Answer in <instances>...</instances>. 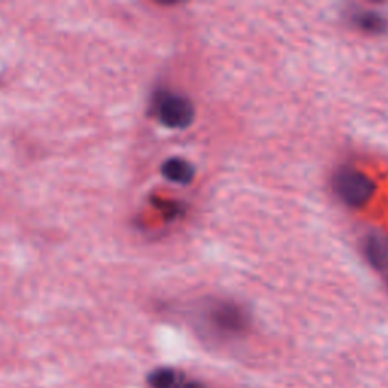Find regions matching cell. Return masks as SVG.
<instances>
[{
	"instance_id": "cell-1",
	"label": "cell",
	"mask_w": 388,
	"mask_h": 388,
	"mask_svg": "<svg viewBox=\"0 0 388 388\" xmlns=\"http://www.w3.org/2000/svg\"><path fill=\"white\" fill-rule=\"evenodd\" d=\"M335 193L340 199L353 208L366 205L375 194V183L357 169H341L334 179Z\"/></svg>"
},
{
	"instance_id": "cell-5",
	"label": "cell",
	"mask_w": 388,
	"mask_h": 388,
	"mask_svg": "<svg viewBox=\"0 0 388 388\" xmlns=\"http://www.w3.org/2000/svg\"><path fill=\"white\" fill-rule=\"evenodd\" d=\"M366 256L373 269L381 273L388 272V247L381 238L370 237L366 243Z\"/></svg>"
},
{
	"instance_id": "cell-8",
	"label": "cell",
	"mask_w": 388,
	"mask_h": 388,
	"mask_svg": "<svg viewBox=\"0 0 388 388\" xmlns=\"http://www.w3.org/2000/svg\"><path fill=\"white\" fill-rule=\"evenodd\" d=\"M178 388H210L205 382H202L201 379H184L179 382Z\"/></svg>"
},
{
	"instance_id": "cell-3",
	"label": "cell",
	"mask_w": 388,
	"mask_h": 388,
	"mask_svg": "<svg viewBox=\"0 0 388 388\" xmlns=\"http://www.w3.org/2000/svg\"><path fill=\"white\" fill-rule=\"evenodd\" d=\"M210 325L222 337H240L249 327V316L235 304H219L208 313Z\"/></svg>"
},
{
	"instance_id": "cell-6",
	"label": "cell",
	"mask_w": 388,
	"mask_h": 388,
	"mask_svg": "<svg viewBox=\"0 0 388 388\" xmlns=\"http://www.w3.org/2000/svg\"><path fill=\"white\" fill-rule=\"evenodd\" d=\"M180 381H183V376L171 367H158L152 370L148 376L150 388H178Z\"/></svg>"
},
{
	"instance_id": "cell-2",
	"label": "cell",
	"mask_w": 388,
	"mask_h": 388,
	"mask_svg": "<svg viewBox=\"0 0 388 388\" xmlns=\"http://www.w3.org/2000/svg\"><path fill=\"white\" fill-rule=\"evenodd\" d=\"M158 120L170 129H185L194 118V108L187 98L178 94L162 93L157 99Z\"/></svg>"
},
{
	"instance_id": "cell-7",
	"label": "cell",
	"mask_w": 388,
	"mask_h": 388,
	"mask_svg": "<svg viewBox=\"0 0 388 388\" xmlns=\"http://www.w3.org/2000/svg\"><path fill=\"white\" fill-rule=\"evenodd\" d=\"M355 23H357V26H359L361 29H364L366 32H370V33H379V32H382L385 28V20L382 19V17L376 13H368V11L357 14Z\"/></svg>"
},
{
	"instance_id": "cell-4",
	"label": "cell",
	"mask_w": 388,
	"mask_h": 388,
	"mask_svg": "<svg viewBox=\"0 0 388 388\" xmlns=\"http://www.w3.org/2000/svg\"><path fill=\"white\" fill-rule=\"evenodd\" d=\"M162 176L170 183L187 185L194 178V167L183 158H170L162 164Z\"/></svg>"
}]
</instances>
